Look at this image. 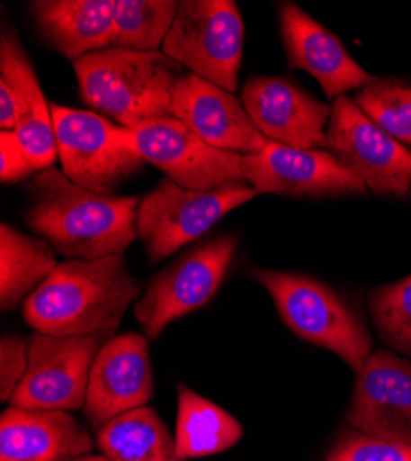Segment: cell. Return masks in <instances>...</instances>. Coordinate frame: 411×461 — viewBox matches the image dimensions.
Here are the masks:
<instances>
[{
	"label": "cell",
	"instance_id": "obj_19",
	"mask_svg": "<svg viewBox=\"0 0 411 461\" xmlns=\"http://www.w3.org/2000/svg\"><path fill=\"white\" fill-rule=\"evenodd\" d=\"M117 0H35L28 5L41 40L72 63L111 47Z\"/></svg>",
	"mask_w": 411,
	"mask_h": 461
},
{
	"label": "cell",
	"instance_id": "obj_12",
	"mask_svg": "<svg viewBox=\"0 0 411 461\" xmlns=\"http://www.w3.org/2000/svg\"><path fill=\"white\" fill-rule=\"evenodd\" d=\"M247 185L264 194L291 198L363 196L367 186L328 149H299L277 142L246 156Z\"/></svg>",
	"mask_w": 411,
	"mask_h": 461
},
{
	"label": "cell",
	"instance_id": "obj_24",
	"mask_svg": "<svg viewBox=\"0 0 411 461\" xmlns=\"http://www.w3.org/2000/svg\"><path fill=\"white\" fill-rule=\"evenodd\" d=\"M41 89L35 70L13 32L0 37V128L15 131Z\"/></svg>",
	"mask_w": 411,
	"mask_h": 461
},
{
	"label": "cell",
	"instance_id": "obj_15",
	"mask_svg": "<svg viewBox=\"0 0 411 461\" xmlns=\"http://www.w3.org/2000/svg\"><path fill=\"white\" fill-rule=\"evenodd\" d=\"M154 395V373L147 338L121 334L96 355L87 386L85 417L96 430L126 411L142 408Z\"/></svg>",
	"mask_w": 411,
	"mask_h": 461
},
{
	"label": "cell",
	"instance_id": "obj_5",
	"mask_svg": "<svg viewBox=\"0 0 411 461\" xmlns=\"http://www.w3.org/2000/svg\"><path fill=\"white\" fill-rule=\"evenodd\" d=\"M256 194L258 192L249 185L191 190L168 177L161 179L140 200L137 218V235L149 262L157 264L183 246L201 239L218 220L251 202Z\"/></svg>",
	"mask_w": 411,
	"mask_h": 461
},
{
	"label": "cell",
	"instance_id": "obj_18",
	"mask_svg": "<svg viewBox=\"0 0 411 461\" xmlns=\"http://www.w3.org/2000/svg\"><path fill=\"white\" fill-rule=\"evenodd\" d=\"M91 450L89 432L68 411L10 406L0 419V461H72Z\"/></svg>",
	"mask_w": 411,
	"mask_h": 461
},
{
	"label": "cell",
	"instance_id": "obj_22",
	"mask_svg": "<svg viewBox=\"0 0 411 461\" xmlns=\"http://www.w3.org/2000/svg\"><path fill=\"white\" fill-rule=\"evenodd\" d=\"M96 443L111 461H183L168 427L149 406L105 422L96 430Z\"/></svg>",
	"mask_w": 411,
	"mask_h": 461
},
{
	"label": "cell",
	"instance_id": "obj_23",
	"mask_svg": "<svg viewBox=\"0 0 411 461\" xmlns=\"http://www.w3.org/2000/svg\"><path fill=\"white\" fill-rule=\"evenodd\" d=\"M179 3L175 0H117L111 47L156 52L165 45Z\"/></svg>",
	"mask_w": 411,
	"mask_h": 461
},
{
	"label": "cell",
	"instance_id": "obj_17",
	"mask_svg": "<svg viewBox=\"0 0 411 461\" xmlns=\"http://www.w3.org/2000/svg\"><path fill=\"white\" fill-rule=\"evenodd\" d=\"M279 26L291 68L307 70L332 100L375 82L345 50L342 41L293 3L279 6Z\"/></svg>",
	"mask_w": 411,
	"mask_h": 461
},
{
	"label": "cell",
	"instance_id": "obj_13",
	"mask_svg": "<svg viewBox=\"0 0 411 461\" xmlns=\"http://www.w3.org/2000/svg\"><path fill=\"white\" fill-rule=\"evenodd\" d=\"M347 420L362 434L411 447V362L388 349L372 353L356 373Z\"/></svg>",
	"mask_w": 411,
	"mask_h": 461
},
{
	"label": "cell",
	"instance_id": "obj_4",
	"mask_svg": "<svg viewBox=\"0 0 411 461\" xmlns=\"http://www.w3.org/2000/svg\"><path fill=\"white\" fill-rule=\"evenodd\" d=\"M286 327L301 339L340 357L360 373L372 355V338L353 306L330 286L307 276L275 270H253Z\"/></svg>",
	"mask_w": 411,
	"mask_h": 461
},
{
	"label": "cell",
	"instance_id": "obj_29",
	"mask_svg": "<svg viewBox=\"0 0 411 461\" xmlns=\"http://www.w3.org/2000/svg\"><path fill=\"white\" fill-rule=\"evenodd\" d=\"M30 339L19 334H3L0 339V399L10 401L28 371Z\"/></svg>",
	"mask_w": 411,
	"mask_h": 461
},
{
	"label": "cell",
	"instance_id": "obj_32",
	"mask_svg": "<svg viewBox=\"0 0 411 461\" xmlns=\"http://www.w3.org/2000/svg\"><path fill=\"white\" fill-rule=\"evenodd\" d=\"M409 198H411V188H409Z\"/></svg>",
	"mask_w": 411,
	"mask_h": 461
},
{
	"label": "cell",
	"instance_id": "obj_10",
	"mask_svg": "<svg viewBox=\"0 0 411 461\" xmlns=\"http://www.w3.org/2000/svg\"><path fill=\"white\" fill-rule=\"evenodd\" d=\"M330 109L325 149L372 194L406 198L411 188V151L372 122L349 96L335 98Z\"/></svg>",
	"mask_w": 411,
	"mask_h": 461
},
{
	"label": "cell",
	"instance_id": "obj_14",
	"mask_svg": "<svg viewBox=\"0 0 411 461\" xmlns=\"http://www.w3.org/2000/svg\"><path fill=\"white\" fill-rule=\"evenodd\" d=\"M268 140L299 149H325L330 107L281 76H253L240 96Z\"/></svg>",
	"mask_w": 411,
	"mask_h": 461
},
{
	"label": "cell",
	"instance_id": "obj_28",
	"mask_svg": "<svg viewBox=\"0 0 411 461\" xmlns=\"http://www.w3.org/2000/svg\"><path fill=\"white\" fill-rule=\"evenodd\" d=\"M325 461H411V447L353 429L332 445Z\"/></svg>",
	"mask_w": 411,
	"mask_h": 461
},
{
	"label": "cell",
	"instance_id": "obj_3",
	"mask_svg": "<svg viewBox=\"0 0 411 461\" xmlns=\"http://www.w3.org/2000/svg\"><path fill=\"white\" fill-rule=\"evenodd\" d=\"M84 104L126 130L168 117L181 65L163 50L109 47L72 63Z\"/></svg>",
	"mask_w": 411,
	"mask_h": 461
},
{
	"label": "cell",
	"instance_id": "obj_7",
	"mask_svg": "<svg viewBox=\"0 0 411 461\" xmlns=\"http://www.w3.org/2000/svg\"><path fill=\"white\" fill-rule=\"evenodd\" d=\"M244 21L231 0H183L163 52L192 74L235 95L244 54Z\"/></svg>",
	"mask_w": 411,
	"mask_h": 461
},
{
	"label": "cell",
	"instance_id": "obj_26",
	"mask_svg": "<svg viewBox=\"0 0 411 461\" xmlns=\"http://www.w3.org/2000/svg\"><path fill=\"white\" fill-rule=\"evenodd\" d=\"M356 105L386 133L411 144V86L400 80H375L360 89Z\"/></svg>",
	"mask_w": 411,
	"mask_h": 461
},
{
	"label": "cell",
	"instance_id": "obj_25",
	"mask_svg": "<svg viewBox=\"0 0 411 461\" xmlns=\"http://www.w3.org/2000/svg\"><path fill=\"white\" fill-rule=\"evenodd\" d=\"M367 309L380 339L411 357V276L367 294Z\"/></svg>",
	"mask_w": 411,
	"mask_h": 461
},
{
	"label": "cell",
	"instance_id": "obj_9",
	"mask_svg": "<svg viewBox=\"0 0 411 461\" xmlns=\"http://www.w3.org/2000/svg\"><path fill=\"white\" fill-rule=\"evenodd\" d=\"M126 140L146 163L157 167L183 188L216 190L247 185L244 153L207 144L170 114L128 130Z\"/></svg>",
	"mask_w": 411,
	"mask_h": 461
},
{
	"label": "cell",
	"instance_id": "obj_21",
	"mask_svg": "<svg viewBox=\"0 0 411 461\" xmlns=\"http://www.w3.org/2000/svg\"><path fill=\"white\" fill-rule=\"evenodd\" d=\"M59 264L56 249L43 239H33L15 227H0V306L15 311L40 288Z\"/></svg>",
	"mask_w": 411,
	"mask_h": 461
},
{
	"label": "cell",
	"instance_id": "obj_6",
	"mask_svg": "<svg viewBox=\"0 0 411 461\" xmlns=\"http://www.w3.org/2000/svg\"><path fill=\"white\" fill-rule=\"evenodd\" d=\"M237 248L233 235L212 239L172 260L149 281L135 304L144 334L156 339L170 323L207 306L226 281Z\"/></svg>",
	"mask_w": 411,
	"mask_h": 461
},
{
	"label": "cell",
	"instance_id": "obj_16",
	"mask_svg": "<svg viewBox=\"0 0 411 461\" xmlns=\"http://www.w3.org/2000/svg\"><path fill=\"white\" fill-rule=\"evenodd\" d=\"M170 117L184 122L218 149L251 156L270 142L251 121L242 100L192 72L179 78Z\"/></svg>",
	"mask_w": 411,
	"mask_h": 461
},
{
	"label": "cell",
	"instance_id": "obj_30",
	"mask_svg": "<svg viewBox=\"0 0 411 461\" xmlns=\"http://www.w3.org/2000/svg\"><path fill=\"white\" fill-rule=\"evenodd\" d=\"M37 170L26 158L13 131L0 133V179L3 183H19Z\"/></svg>",
	"mask_w": 411,
	"mask_h": 461
},
{
	"label": "cell",
	"instance_id": "obj_31",
	"mask_svg": "<svg viewBox=\"0 0 411 461\" xmlns=\"http://www.w3.org/2000/svg\"><path fill=\"white\" fill-rule=\"evenodd\" d=\"M72 461H111L107 456H91V454H85V456H80V457H76V459H72Z\"/></svg>",
	"mask_w": 411,
	"mask_h": 461
},
{
	"label": "cell",
	"instance_id": "obj_11",
	"mask_svg": "<svg viewBox=\"0 0 411 461\" xmlns=\"http://www.w3.org/2000/svg\"><path fill=\"white\" fill-rule=\"evenodd\" d=\"M113 336L30 338L28 371L10 404L24 410L74 411L85 406L93 362Z\"/></svg>",
	"mask_w": 411,
	"mask_h": 461
},
{
	"label": "cell",
	"instance_id": "obj_27",
	"mask_svg": "<svg viewBox=\"0 0 411 461\" xmlns=\"http://www.w3.org/2000/svg\"><path fill=\"white\" fill-rule=\"evenodd\" d=\"M13 133L37 174L52 168L56 159H59L52 111L43 89L33 95L28 114Z\"/></svg>",
	"mask_w": 411,
	"mask_h": 461
},
{
	"label": "cell",
	"instance_id": "obj_8",
	"mask_svg": "<svg viewBox=\"0 0 411 461\" xmlns=\"http://www.w3.org/2000/svg\"><path fill=\"white\" fill-rule=\"evenodd\" d=\"M63 174L96 194L113 192L146 161L128 144V130L93 111L50 105Z\"/></svg>",
	"mask_w": 411,
	"mask_h": 461
},
{
	"label": "cell",
	"instance_id": "obj_1",
	"mask_svg": "<svg viewBox=\"0 0 411 461\" xmlns=\"http://www.w3.org/2000/svg\"><path fill=\"white\" fill-rule=\"evenodd\" d=\"M28 192L24 221L67 260L122 255L138 237L135 196L96 194L58 168L37 174Z\"/></svg>",
	"mask_w": 411,
	"mask_h": 461
},
{
	"label": "cell",
	"instance_id": "obj_2",
	"mask_svg": "<svg viewBox=\"0 0 411 461\" xmlns=\"http://www.w3.org/2000/svg\"><path fill=\"white\" fill-rule=\"evenodd\" d=\"M140 283L122 255L65 260L22 304L24 321L50 336H113Z\"/></svg>",
	"mask_w": 411,
	"mask_h": 461
},
{
	"label": "cell",
	"instance_id": "obj_20",
	"mask_svg": "<svg viewBox=\"0 0 411 461\" xmlns=\"http://www.w3.org/2000/svg\"><path fill=\"white\" fill-rule=\"evenodd\" d=\"M242 436L244 429L237 417L191 388L179 386L174 441L183 461L226 452Z\"/></svg>",
	"mask_w": 411,
	"mask_h": 461
}]
</instances>
